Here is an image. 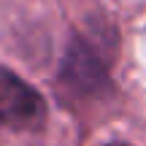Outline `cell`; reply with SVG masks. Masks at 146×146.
<instances>
[{"instance_id":"6da1fadb","label":"cell","mask_w":146,"mask_h":146,"mask_svg":"<svg viewBox=\"0 0 146 146\" xmlns=\"http://www.w3.org/2000/svg\"><path fill=\"white\" fill-rule=\"evenodd\" d=\"M46 119L43 98L16 73L0 68V125L11 130H35Z\"/></svg>"},{"instance_id":"7a4b0ae2","label":"cell","mask_w":146,"mask_h":146,"mask_svg":"<svg viewBox=\"0 0 146 146\" xmlns=\"http://www.w3.org/2000/svg\"><path fill=\"white\" fill-rule=\"evenodd\" d=\"M62 78L70 84L73 89L78 92H92L98 89L100 84L106 81V68H103V60L100 54H95L87 43H73L68 60H65V68H62Z\"/></svg>"}]
</instances>
